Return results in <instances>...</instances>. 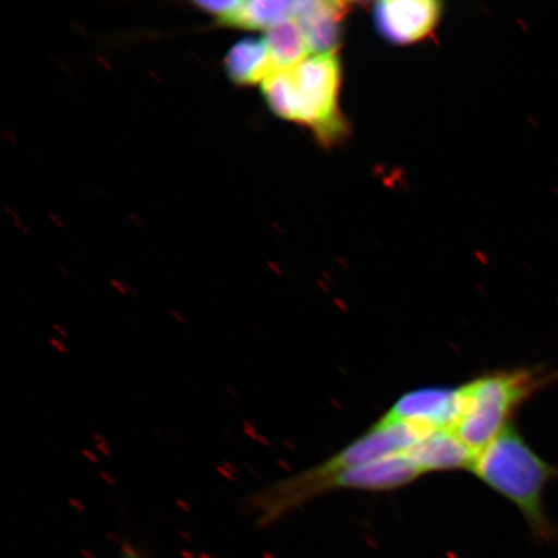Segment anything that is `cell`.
Listing matches in <instances>:
<instances>
[{
    "label": "cell",
    "instance_id": "6da1fadb",
    "mask_svg": "<svg viewBox=\"0 0 558 558\" xmlns=\"http://www.w3.org/2000/svg\"><path fill=\"white\" fill-rule=\"evenodd\" d=\"M423 476L407 452L331 473H318L311 466L248 495L244 508L253 515L256 526L268 527L330 493H390Z\"/></svg>",
    "mask_w": 558,
    "mask_h": 558
},
{
    "label": "cell",
    "instance_id": "7a4b0ae2",
    "mask_svg": "<svg viewBox=\"0 0 558 558\" xmlns=\"http://www.w3.org/2000/svg\"><path fill=\"white\" fill-rule=\"evenodd\" d=\"M471 472L519 509L535 539L558 542V527L544 508V490L558 480V466L535 452L513 421L481 450Z\"/></svg>",
    "mask_w": 558,
    "mask_h": 558
},
{
    "label": "cell",
    "instance_id": "3957f363",
    "mask_svg": "<svg viewBox=\"0 0 558 558\" xmlns=\"http://www.w3.org/2000/svg\"><path fill=\"white\" fill-rule=\"evenodd\" d=\"M558 383V368L495 369L462 384L463 410L453 432L477 453L497 438L533 396Z\"/></svg>",
    "mask_w": 558,
    "mask_h": 558
},
{
    "label": "cell",
    "instance_id": "277c9868",
    "mask_svg": "<svg viewBox=\"0 0 558 558\" xmlns=\"http://www.w3.org/2000/svg\"><path fill=\"white\" fill-rule=\"evenodd\" d=\"M341 66L335 52L314 53L281 70L262 85L271 111L283 120L310 125L323 138L341 134L338 109Z\"/></svg>",
    "mask_w": 558,
    "mask_h": 558
},
{
    "label": "cell",
    "instance_id": "5b68a950",
    "mask_svg": "<svg viewBox=\"0 0 558 558\" xmlns=\"http://www.w3.org/2000/svg\"><path fill=\"white\" fill-rule=\"evenodd\" d=\"M462 410V386H428L400 396L383 417L409 425L425 435L435 430H453Z\"/></svg>",
    "mask_w": 558,
    "mask_h": 558
},
{
    "label": "cell",
    "instance_id": "8992f818",
    "mask_svg": "<svg viewBox=\"0 0 558 558\" xmlns=\"http://www.w3.org/2000/svg\"><path fill=\"white\" fill-rule=\"evenodd\" d=\"M442 4L434 0H384L374 7V23L384 39L415 44L434 32Z\"/></svg>",
    "mask_w": 558,
    "mask_h": 558
},
{
    "label": "cell",
    "instance_id": "52a82bcc",
    "mask_svg": "<svg viewBox=\"0 0 558 558\" xmlns=\"http://www.w3.org/2000/svg\"><path fill=\"white\" fill-rule=\"evenodd\" d=\"M425 476L429 473L470 471L476 453L452 429L429 432L407 451Z\"/></svg>",
    "mask_w": 558,
    "mask_h": 558
},
{
    "label": "cell",
    "instance_id": "ba28073f",
    "mask_svg": "<svg viewBox=\"0 0 558 558\" xmlns=\"http://www.w3.org/2000/svg\"><path fill=\"white\" fill-rule=\"evenodd\" d=\"M344 3L311 2L304 3L298 16L308 37L312 53L335 52L340 41V24L345 15Z\"/></svg>",
    "mask_w": 558,
    "mask_h": 558
},
{
    "label": "cell",
    "instance_id": "9c48e42d",
    "mask_svg": "<svg viewBox=\"0 0 558 558\" xmlns=\"http://www.w3.org/2000/svg\"><path fill=\"white\" fill-rule=\"evenodd\" d=\"M226 69L236 85H255L278 73L264 39H243L230 48Z\"/></svg>",
    "mask_w": 558,
    "mask_h": 558
},
{
    "label": "cell",
    "instance_id": "30bf717a",
    "mask_svg": "<svg viewBox=\"0 0 558 558\" xmlns=\"http://www.w3.org/2000/svg\"><path fill=\"white\" fill-rule=\"evenodd\" d=\"M304 3L283 2V0H250V2H241L220 23L243 27V29L268 32L284 21L296 19L302 13Z\"/></svg>",
    "mask_w": 558,
    "mask_h": 558
},
{
    "label": "cell",
    "instance_id": "8fae6325",
    "mask_svg": "<svg viewBox=\"0 0 558 558\" xmlns=\"http://www.w3.org/2000/svg\"><path fill=\"white\" fill-rule=\"evenodd\" d=\"M263 39L278 72L313 54L308 37L298 17L271 27Z\"/></svg>",
    "mask_w": 558,
    "mask_h": 558
},
{
    "label": "cell",
    "instance_id": "7c38bea8",
    "mask_svg": "<svg viewBox=\"0 0 558 558\" xmlns=\"http://www.w3.org/2000/svg\"><path fill=\"white\" fill-rule=\"evenodd\" d=\"M241 2H234V0H228V2H197L195 5L199 7L202 11L211 13V15L218 17L219 21L225 20L232 13Z\"/></svg>",
    "mask_w": 558,
    "mask_h": 558
},
{
    "label": "cell",
    "instance_id": "4fadbf2b",
    "mask_svg": "<svg viewBox=\"0 0 558 558\" xmlns=\"http://www.w3.org/2000/svg\"><path fill=\"white\" fill-rule=\"evenodd\" d=\"M118 558H146L142 550L137 549L134 544L124 542L122 544L121 554Z\"/></svg>",
    "mask_w": 558,
    "mask_h": 558
}]
</instances>
